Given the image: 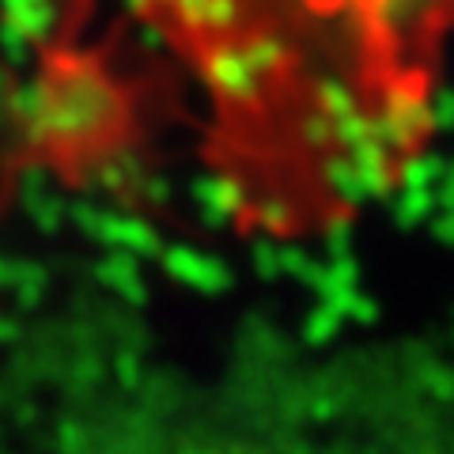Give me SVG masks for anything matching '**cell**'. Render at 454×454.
Masks as SVG:
<instances>
[{
  "label": "cell",
  "mask_w": 454,
  "mask_h": 454,
  "mask_svg": "<svg viewBox=\"0 0 454 454\" xmlns=\"http://www.w3.org/2000/svg\"><path fill=\"white\" fill-rule=\"evenodd\" d=\"M379 12L402 31H420L424 42L454 27V0H375Z\"/></svg>",
  "instance_id": "obj_1"
}]
</instances>
